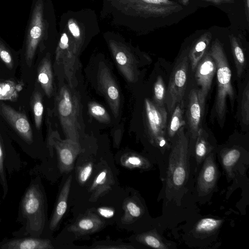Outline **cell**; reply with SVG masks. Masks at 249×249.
I'll list each match as a JSON object with an SVG mask.
<instances>
[{"instance_id": "6da1fadb", "label": "cell", "mask_w": 249, "mask_h": 249, "mask_svg": "<svg viewBox=\"0 0 249 249\" xmlns=\"http://www.w3.org/2000/svg\"><path fill=\"white\" fill-rule=\"evenodd\" d=\"M45 193L39 176L33 178L20 200L17 222L21 226L12 233L13 236L44 237L47 224Z\"/></svg>"}, {"instance_id": "7a4b0ae2", "label": "cell", "mask_w": 249, "mask_h": 249, "mask_svg": "<svg viewBox=\"0 0 249 249\" xmlns=\"http://www.w3.org/2000/svg\"><path fill=\"white\" fill-rule=\"evenodd\" d=\"M209 53L216 67L217 89L214 112L222 127L227 112V98L231 101L234 98V91L231 82V73L222 45L218 40L213 42Z\"/></svg>"}, {"instance_id": "3957f363", "label": "cell", "mask_w": 249, "mask_h": 249, "mask_svg": "<svg viewBox=\"0 0 249 249\" xmlns=\"http://www.w3.org/2000/svg\"><path fill=\"white\" fill-rule=\"evenodd\" d=\"M56 109L63 131L67 139L79 141L80 102L74 88L64 85L56 98Z\"/></svg>"}, {"instance_id": "277c9868", "label": "cell", "mask_w": 249, "mask_h": 249, "mask_svg": "<svg viewBox=\"0 0 249 249\" xmlns=\"http://www.w3.org/2000/svg\"><path fill=\"white\" fill-rule=\"evenodd\" d=\"M169 157L167 178V191H179L187 181L188 176L187 153L188 141L184 126L176 134Z\"/></svg>"}, {"instance_id": "5b68a950", "label": "cell", "mask_w": 249, "mask_h": 249, "mask_svg": "<svg viewBox=\"0 0 249 249\" xmlns=\"http://www.w3.org/2000/svg\"><path fill=\"white\" fill-rule=\"evenodd\" d=\"M109 0L123 14L134 17H163L181 9L179 5L170 0Z\"/></svg>"}, {"instance_id": "8992f818", "label": "cell", "mask_w": 249, "mask_h": 249, "mask_svg": "<svg viewBox=\"0 0 249 249\" xmlns=\"http://www.w3.org/2000/svg\"><path fill=\"white\" fill-rule=\"evenodd\" d=\"M167 113L164 106H159L153 101L145 98L144 119L150 142L160 148L168 146L166 139Z\"/></svg>"}, {"instance_id": "52a82bcc", "label": "cell", "mask_w": 249, "mask_h": 249, "mask_svg": "<svg viewBox=\"0 0 249 249\" xmlns=\"http://www.w3.org/2000/svg\"><path fill=\"white\" fill-rule=\"evenodd\" d=\"M0 113L12 126L23 143V150L33 159H39L34 147L35 143L32 127L26 115L9 105L1 104Z\"/></svg>"}, {"instance_id": "ba28073f", "label": "cell", "mask_w": 249, "mask_h": 249, "mask_svg": "<svg viewBox=\"0 0 249 249\" xmlns=\"http://www.w3.org/2000/svg\"><path fill=\"white\" fill-rule=\"evenodd\" d=\"M188 56L182 53L175 65L165 93V103L170 113L176 105L183 101L187 81Z\"/></svg>"}, {"instance_id": "9c48e42d", "label": "cell", "mask_w": 249, "mask_h": 249, "mask_svg": "<svg viewBox=\"0 0 249 249\" xmlns=\"http://www.w3.org/2000/svg\"><path fill=\"white\" fill-rule=\"evenodd\" d=\"M55 63L60 67L62 76L68 85L74 88L77 84L75 73L77 68V55L73 50L70 36L63 33L60 37L56 51Z\"/></svg>"}, {"instance_id": "30bf717a", "label": "cell", "mask_w": 249, "mask_h": 249, "mask_svg": "<svg viewBox=\"0 0 249 249\" xmlns=\"http://www.w3.org/2000/svg\"><path fill=\"white\" fill-rule=\"evenodd\" d=\"M48 148L55 149L61 172L67 173L73 168L74 160L81 151L78 142L70 139H60L57 132L50 131L47 140Z\"/></svg>"}, {"instance_id": "8fae6325", "label": "cell", "mask_w": 249, "mask_h": 249, "mask_svg": "<svg viewBox=\"0 0 249 249\" xmlns=\"http://www.w3.org/2000/svg\"><path fill=\"white\" fill-rule=\"evenodd\" d=\"M108 45L120 71L129 82L137 79L136 62L129 49L123 43L109 40Z\"/></svg>"}, {"instance_id": "7c38bea8", "label": "cell", "mask_w": 249, "mask_h": 249, "mask_svg": "<svg viewBox=\"0 0 249 249\" xmlns=\"http://www.w3.org/2000/svg\"><path fill=\"white\" fill-rule=\"evenodd\" d=\"M99 88L106 98L115 117L119 115L120 95L118 88L108 68L100 64L97 73Z\"/></svg>"}, {"instance_id": "4fadbf2b", "label": "cell", "mask_w": 249, "mask_h": 249, "mask_svg": "<svg viewBox=\"0 0 249 249\" xmlns=\"http://www.w3.org/2000/svg\"><path fill=\"white\" fill-rule=\"evenodd\" d=\"M43 3L38 1L35 7L29 33L27 35L25 51V60L30 67L43 31Z\"/></svg>"}, {"instance_id": "5bb4252c", "label": "cell", "mask_w": 249, "mask_h": 249, "mask_svg": "<svg viewBox=\"0 0 249 249\" xmlns=\"http://www.w3.org/2000/svg\"><path fill=\"white\" fill-rule=\"evenodd\" d=\"M188 99L187 110L188 124L192 138L196 139L201 128L206 100L201 96L199 89H192L189 94Z\"/></svg>"}, {"instance_id": "9a60e30c", "label": "cell", "mask_w": 249, "mask_h": 249, "mask_svg": "<svg viewBox=\"0 0 249 249\" xmlns=\"http://www.w3.org/2000/svg\"><path fill=\"white\" fill-rule=\"evenodd\" d=\"M195 77L201 96L206 100L216 71L215 62L209 52L206 53L196 68Z\"/></svg>"}, {"instance_id": "2e32d148", "label": "cell", "mask_w": 249, "mask_h": 249, "mask_svg": "<svg viewBox=\"0 0 249 249\" xmlns=\"http://www.w3.org/2000/svg\"><path fill=\"white\" fill-rule=\"evenodd\" d=\"M52 241L46 237L31 236L4 237L0 241V249H53Z\"/></svg>"}, {"instance_id": "e0dca14e", "label": "cell", "mask_w": 249, "mask_h": 249, "mask_svg": "<svg viewBox=\"0 0 249 249\" xmlns=\"http://www.w3.org/2000/svg\"><path fill=\"white\" fill-rule=\"evenodd\" d=\"M218 177V170L213 154L208 155L204 161L198 178V190L203 193L210 192Z\"/></svg>"}, {"instance_id": "ac0fdd59", "label": "cell", "mask_w": 249, "mask_h": 249, "mask_svg": "<svg viewBox=\"0 0 249 249\" xmlns=\"http://www.w3.org/2000/svg\"><path fill=\"white\" fill-rule=\"evenodd\" d=\"M105 221L93 213H87L71 225L68 230L75 234L92 233L101 229Z\"/></svg>"}, {"instance_id": "d6986e66", "label": "cell", "mask_w": 249, "mask_h": 249, "mask_svg": "<svg viewBox=\"0 0 249 249\" xmlns=\"http://www.w3.org/2000/svg\"><path fill=\"white\" fill-rule=\"evenodd\" d=\"M71 180L72 176L70 175L65 181L59 194L56 203L49 222V229L51 231L55 230L66 211Z\"/></svg>"}, {"instance_id": "ffe728a7", "label": "cell", "mask_w": 249, "mask_h": 249, "mask_svg": "<svg viewBox=\"0 0 249 249\" xmlns=\"http://www.w3.org/2000/svg\"><path fill=\"white\" fill-rule=\"evenodd\" d=\"M113 178L111 171L107 168L100 172L95 177L90 186V200L94 201L111 189L113 184Z\"/></svg>"}, {"instance_id": "44dd1931", "label": "cell", "mask_w": 249, "mask_h": 249, "mask_svg": "<svg viewBox=\"0 0 249 249\" xmlns=\"http://www.w3.org/2000/svg\"><path fill=\"white\" fill-rule=\"evenodd\" d=\"M37 79L48 97H51L53 90V75L51 60L49 56L44 57L37 69Z\"/></svg>"}, {"instance_id": "7402d4cb", "label": "cell", "mask_w": 249, "mask_h": 249, "mask_svg": "<svg viewBox=\"0 0 249 249\" xmlns=\"http://www.w3.org/2000/svg\"><path fill=\"white\" fill-rule=\"evenodd\" d=\"M211 38V34L209 32L203 34L190 50L188 56L193 71L196 69L198 63L206 53Z\"/></svg>"}, {"instance_id": "603a6c76", "label": "cell", "mask_w": 249, "mask_h": 249, "mask_svg": "<svg viewBox=\"0 0 249 249\" xmlns=\"http://www.w3.org/2000/svg\"><path fill=\"white\" fill-rule=\"evenodd\" d=\"M172 113L171 118L167 129L168 135L170 138L175 136L178 130L185 124L183 118V101L176 105Z\"/></svg>"}, {"instance_id": "cb8c5ba5", "label": "cell", "mask_w": 249, "mask_h": 249, "mask_svg": "<svg viewBox=\"0 0 249 249\" xmlns=\"http://www.w3.org/2000/svg\"><path fill=\"white\" fill-rule=\"evenodd\" d=\"M207 134L204 130L201 127L196 139V141L195 146V156L198 163L206 159L212 150V147L207 140Z\"/></svg>"}, {"instance_id": "d4e9b609", "label": "cell", "mask_w": 249, "mask_h": 249, "mask_svg": "<svg viewBox=\"0 0 249 249\" xmlns=\"http://www.w3.org/2000/svg\"><path fill=\"white\" fill-rule=\"evenodd\" d=\"M230 40L237 74L238 77H240L246 66L244 53L235 37L231 36Z\"/></svg>"}, {"instance_id": "484cf974", "label": "cell", "mask_w": 249, "mask_h": 249, "mask_svg": "<svg viewBox=\"0 0 249 249\" xmlns=\"http://www.w3.org/2000/svg\"><path fill=\"white\" fill-rule=\"evenodd\" d=\"M68 28L70 34L69 36L73 45V52L78 55L83 42V37L80 28L76 21L72 18L69 20Z\"/></svg>"}, {"instance_id": "4316f807", "label": "cell", "mask_w": 249, "mask_h": 249, "mask_svg": "<svg viewBox=\"0 0 249 249\" xmlns=\"http://www.w3.org/2000/svg\"><path fill=\"white\" fill-rule=\"evenodd\" d=\"M124 215L122 218L123 224H129L140 217L142 210L138 204L132 199H128L123 206Z\"/></svg>"}, {"instance_id": "83f0119b", "label": "cell", "mask_w": 249, "mask_h": 249, "mask_svg": "<svg viewBox=\"0 0 249 249\" xmlns=\"http://www.w3.org/2000/svg\"><path fill=\"white\" fill-rule=\"evenodd\" d=\"M21 88L12 80H6L0 82V101L15 100L18 96V92Z\"/></svg>"}, {"instance_id": "f1b7e54d", "label": "cell", "mask_w": 249, "mask_h": 249, "mask_svg": "<svg viewBox=\"0 0 249 249\" xmlns=\"http://www.w3.org/2000/svg\"><path fill=\"white\" fill-rule=\"evenodd\" d=\"M31 105L33 110L36 127L39 130L42 124L43 114V105L42 95L40 92L36 91L32 95Z\"/></svg>"}, {"instance_id": "f546056e", "label": "cell", "mask_w": 249, "mask_h": 249, "mask_svg": "<svg viewBox=\"0 0 249 249\" xmlns=\"http://www.w3.org/2000/svg\"><path fill=\"white\" fill-rule=\"evenodd\" d=\"M137 239L139 242L155 249H167V247L160 238L153 232H148L139 235Z\"/></svg>"}, {"instance_id": "4dcf8cb0", "label": "cell", "mask_w": 249, "mask_h": 249, "mask_svg": "<svg viewBox=\"0 0 249 249\" xmlns=\"http://www.w3.org/2000/svg\"><path fill=\"white\" fill-rule=\"evenodd\" d=\"M222 222L221 220L213 218H203L197 224L196 227V231L199 233H211L217 229Z\"/></svg>"}, {"instance_id": "1f68e13d", "label": "cell", "mask_w": 249, "mask_h": 249, "mask_svg": "<svg viewBox=\"0 0 249 249\" xmlns=\"http://www.w3.org/2000/svg\"><path fill=\"white\" fill-rule=\"evenodd\" d=\"M240 152L237 149L231 148L226 151L222 157V162L226 170L230 173L240 157Z\"/></svg>"}, {"instance_id": "d6a6232c", "label": "cell", "mask_w": 249, "mask_h": 249, "mask_svg": "<svg viewBox=\"0 0 249 249\" xmlns=\"http://www.w3.org/2000/svg\"><path fill=\"white\" fill-rule=\"evenodd\" d=\"M89 111L90 114L100 122L108 123L110 116L104 107L100 104L91 102L89 104Z\"/></svg>"}, {"instance_id": "836d02e7", "label": "cell", "mask_w": 249, "mask_h": 249, "mask_svg": "<svg viewBox=\"0 0 249 249\" xmlns=\"http://www.w3.org/2000/svg\"><path fill=\"white\" fill-rule=\"evenodd\" d=\"M122 164L129 168H147L148 162L141 156L136 154H130L124 156L122 160Z\"/></svg>"}, {"instance_id": "e575fe53", "label": "cell", "mask_w": 249, "mask_h": 249, "mask_svg": "<svg viewBox=\"0 0 249 249\" xmlns=\"http://www.w3.org/2000/svg\"><path fill=\"white\" fill-rule=\"evenodd\" d=\"M165 88L164 81L160 76H159L154 85L153 101L159 106H164Z\"/></svg>"}, {"instance_id": "d590c367", "label": "cell", "mask_w": 249, "mask_h": 249, "mask_svg": "<svg viewBox=\"0 0 249 249\" xmlns=\"http://www.w3.org/2000/svg\"><path fill=\"white\" fill-rule=\"evenodd\" d=\"M241 116L243 123L248 125L249 123V84L245 88L241 102Z\"/></svg>"}, {"instance_id": "8d00e7d4", "label": "cell", "mask_w": 249, "mask_h": 249, "mask_svg": "<svg viewBox=\"0 0 249 249\" xmlns=\"http://www.w3.org/2000/svg\"><path fill=\"white\" fill-rule=\"evenodd\" d=\"M92 163L89 162L79 169L78 173V179L80 184H84L87 182L92 173Z\"/></svg>"}, {"instance_id": "74e56055", "label": "cell", "mask_w": 249, "mask_h": 249, "mask_svg": "<svg viewBox=\"0 0 249 249\" xmlns=\"http://www.w3.org/2000/svg\"><path fill=\"white\" fill-rule=\"evenodd\" d=\"M0 58L10 69L13 67L12 57L8 51L0 43Z\"/></svg>"}, {"instance_id": "f35d334b", "label": "cell", "mask_w": 249, "mask_h": 249, "mask_svg": "<svg viewBox=\"0 0 249 249\" xmlns=\"http://www.w3.org/2000/svg\"><path fill=\"white\" fill-rule=\"evenodd\" d=\"M98 212L102 216L106 218H110L114 213L113 210L108 208H100L98 209Z\"/></svg>"}, {"instance_id": "ab89813d", "label": "cell", "mask_w": 249, "mask_h": 249, "mask_svg": "<svg viewBox=\"0 0 249 249\" xmlns=\"http://www.w3.org/2000/svg\"><path fill=\"white\" fill-rule=\"evenodd\" d=\"M215 4H220L226 3H231L233 2V0H205Z\"/></svg>"}, {"instance_id": "60d3db41", "label": "cell", "mask_w": 249, "mask_h": 249, "mask_svg": "<svg viewBox=\"0 0 249 249\" xmlns=\"http://www.w3.org/2000/svg\"><path fill=\"white\" fill-rule=\"evenodd\" d=\"M1 219L0 218V224L1 223Z\"/></svg>"}, {"instance_id": "b9f144b4", "label": "cell", "mask_w": 249, "mask_h": 249, "mask_svg": "<svg viewBox=\"0 0 249 249\" xmlns=\"http://www.w3.org/2000/svg\"></svg>"}]
</instances>
